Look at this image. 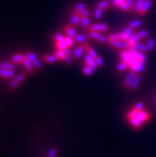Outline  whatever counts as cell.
I'll list each match as a JSON object with an SVG mask.
<instances>
[{
  "mask_svg": "<svg viewBox=\"0 0 156 157\" xmlns=\"http://www.w3.org/2000/svg\"><path fill=\"white\" fill-rule=\"evenodd\" d=\"M25 56L27 57V58L29 59V60L33 63L34 68L38 69V70H41V69H42V62H41L40 61L38 60V58H37V55H36L34 53L28 51L25 54Z\"/></svg>",
  "mask_w": 156,
  "mask_h": 157,
  "instance_id": "6da1fadb",
  "label": "cell"
},
{
  "mask_svg": "<svg viewBox=\"0 0 156 157\" xmlns=\"http://www.w3.org/2000/svg\"><path fill=\"white\" fill-rule=\"evenodd\" d=\"M109 45L112 47L116 48L117 49H129V44L127 43V41L117 40V41H108Z\"/></svg>",
  "mask_w": 156,
  "mask_h": 157,
  "instance_id": "7a4b0ae2",
  "label": "cell"
},
{
  "mask_svg": "<svg viewBox=\"0 0 156 157\" xmlns=\"http://www.w3.org/2000/svg\"><path fill=\"white\" fill-rule=\"evenodd\" d=\"M109 30V27H108L105 23H96V24L90 25V27L86 30L96 32H106Z\"/></svg>",
  "mask_w": 156,
  "mask_h": 157,
  "instance_id": "3957f363",
  "label": "cell"
},
{
  "mask_svg": "<svg viewBox=\"0 0 156 157\" xmlns=\"http://www.w3.org/2000/svg\"><path fill=\"white\" fill-rule=\"evenodd\" d=\"M88 34L90 38H93L95 40L98 41L101 43H106L108 42V37L103 36L102 34H100L99 32L96 31H90V30H88Z\"/></svg>",
  "mask_w": 156,
  "mask_h": 157,
  "instance_id": "277c9868",
  "label": "cell"
},
{
  "mask_svg": "<svg viewBox=\"0 0 156 157\" xmlns=\"http://www.w3.org/2000/svg\"><path fill=\"white\" fill-rule=\"evenodd\" d=\"M134 30L135 29H133L132 27L128 26V27H126L122 32L119 33V34H120V40L127 41V39H128V38H129L130 37L132 36V34H134Z\"/></svg>",
  "mask_w": 156,
  "mask_h": 157,
  "instance_id": "5b68a950",
  "label": "cell"
},
{
  "mask_svg": "<svg viewBox=\"0 0 156 157\" xmlns=\"http://www.w3.org/2000/svg\"><path fill=\"white\" fill-rule=\"evenodd\" d=\"M85 50H86V48H85V43H81L80 46H78L72 52V56L74 58H80Z\"/></svg>",
  "mask_w": 156,
  "mask_h": 157,
  "instance_id": "8992f818",
  "label": "cell"
},
{
  "mask_svg": "<svg viewBox=\"0 0 156 157\" xmlns=\"http://www.w3.org/2000/svg\"><path fill=\"white\" fill-rule=\"evenodd\" d=\"M136 74H137V73L135 72V71H132V70L127 74V75L126 76V77H125L124 79V82H123V83H124L125 87L128 88V89L131 88L132 81H133L134 78L136 77Z\"/></svg>",
  "mask_w": 156,
  "mask_h": 157,
  "instance_id": "52a82bcc",
  "label": "cell"
},
{
  "mask_svg": "<svg viewBox=\"0 0 156 157\" xmlns=\"http://www.w3.org/2000/svg\"><path fill=\"white\" fill-rule=\"evenodd\" d=\"M22 64L23 65L25 70H26V71H27L28 74H33V68H34V66H33V63H32L29 59L27 58V57H25L24 60H23Z\"/></svg>",
  "mask_w": 156,
  "mask_h": 157,
  "instance_id": "ba28073f",
  "label": "cell"
},
{
  "mask_svg": "<svg viewBox=\"0 0 156 157\" xmlns=\"http://www.w3.org/2000/svg\"><path fill=\"white\" fill-rule=\"evenodd\" d=\"M129 50H132V49H137L139 51L142 52V53H146V52L148 51V49H147V46L143 44V43H140L139 42L137 43H136L135 45L132 46H129Z\"/></svg>",
  "mask_w": 156,
  "mask_h": 157,
  "instance_id": "9c48e42d",
  "label": "cell"
},
{
  "mask_svg": "<svg viewBox=\"0 0 156 157\" xmlns=\"http://www.w3.org/2000/svg\"><path fill=\"white\" fill-rule=\"evenodd\" d=\"M154 2V0H146L143 3V7H142V9H141V11L139 13V15H144L148 12L149 9L151 7L152 3Z\"/></svg>",
  "mask_w": 156,
  "mask_h": 157,
  "instance_id": "30bf717a",
  "label": "cell"
},
{
  "mask_svg": "<svg viewBox=\"0 0 156 157\" xmlns=\"http://www.w3.org/2000/svg\"><path fill=\"white\" fill-rule=\"evenodd\" d=\"M0 75L2 78H12L14 77V70L0 69Z\"/></svg>",
  "mask_w": 156,
  "mask_h": 157,
  "instance_id": "8fae6325",
  "label": "cell"
},
{
  "mask_svg": "<svg viewBox=\"0 0 156 157\" xmlns=\"http://www.w3.org/2000/svg\"><path fill=\"white\" fill-rule=\"evenodd\" d=\"M25 54H16L13 55V57L11 58V62L13 64H19V63H22L23 60L25 58Z\"/></svg>",
  "mask_w": 156,
  "mask_h": 157,
  "instance_id": "7c38bea8",
  "label": "cell"
},
{
  "mask_svg": "<svg viewBox=\"0 0 156 157\" xmlns=\"http://www.w3.org/2000/svg\"><path fill=\"white\" fill-rule=\"evenodd\" d=\"M80 19H81V17H80L79 14L73 12V14L70 16V23H71L72 25H73V26L80 24Z\"/></svg>",
  "mask_w": 156,
  "mask_h": 157,
  "instance_id": "4fadbf2b",
  "label": "cell"
},
{
  "mask_svg": "<svg viewBox=\"0 0 156 157\" xmlns=\"http://www.w3.org/2000/svg\"><path fill=\"white\" fill-rule=\"evenodd\" d=\"M141 79H142V75H141V74H136V77L134 78V80H133V81H132V85H131V88H130V89L132 90L136 89L138 88L139 85L140 84Z\"/></svg>",
  "mask_w": 156,
  "mask_h": 157,
  "instance_id": "5bb4252c",
  "label": "cell"
},
{
  "mask_svg": "<svg viewBox=\"0 0 156 157\" xmlns=\"http://www.w3.org/2000/svg\"><path fill=\"white\" fill-rule=\"evenodd\" d=\"M65 31L66 33L67 36L70 37L72 38H74L76 37V30L74 29L73 27H71V26H65Z\"/></svg>",
  "mask_w": 156,
  "mask_h": 157,
  "instance_id": "9a60e30c",
  "label": "cell"
},
{
  "mask_svg": "<svg viewBox=\"0 0 156 157\" xmlns=\"http://www.w3.org/2000/svg\"><path fill=\"white\" fill-rule=\"evenodd\" d=\"M150 117H151V115L148 113L147 112H145L143 110L142 111H139V114L137 116V118H138L141 122H144V121H147L150 119Z\"/></svg>",
  "mask_w": 156,
  "mask_h": 157,
  "instance_id": "2e32d148",
  "label": "cell"
},
{
  "mask_svg": "<svg viewBox=\"0 0 156 157\" xmlns=\"http://www.w3.org/2000/svg\"><path fill=\"white\" fill-rule=\"evenodd\" d=\"M139 40H140V37L139 36L137 33H136V34H132V36L130 37V38L127 39V43L129 44L130 46H132L135 45L136 43L139 42Z\"/></svg>",
  "mask_w": 156,
  "mask_h": 157,
  "instance_id": "e0dca14e",
  "label": "cell"
},
{
  "mask_svg": "<svg viewBox=\"0 0 156 157\" xmlns=\"http://www.w3.org/2000/svg\"><path fill=\"white\" fill-rule=\"evenodd\" d=\"M129 122L130 124H132V127L136 128V129H140V128H142V124H143V122H141L137 117L130 119Z\"/></svg>",
  "mask_w": 156,
  "mask_h": 157,
  "instance_id": "ac0fdd59",
  "label": "cell"
},
{
  "mask_svg": "<svg viewBox=\"0 0 156 157\" xmlns=\"http://www.w3.org/2000/svg\"><path fill=\"white\" fill-rule=\"evenodd\" d=\"M42 60L44 61H45L46 63H49V64H51V63L56 62L58 59L57 58V57H56L54 54H53V55H50V54H46V55H43Z\"/></svg>",
  "mask_w": 156,
  "mask_h": 157,
  "instance_id": "d6986e66",
  "label": "cell"
},
{
  "mask_svg": "<svg viewBox=\"0 0 156 157\" xmlns=\"http://www.w3.org/2000/svg\"><path fill=\"white\" fill-rule=\"evenodd\" d=\"M0 69H4V70H14L15 66L13 63L9 62V61H2L0 64Z\"/></svg>",
  "mask_w": 156,
  "mask_h": 157,
  "instance_id": "ffe728a7",
  "label": "cell"
},
{
  "mask_svg": "<svg viewBox=\"0 0 156 157\" xmlns=\"http://www.w3.org/2000/svg\"><path fill=\"white\" fill-rule=\"evenodd\" d=\"M127 69H129V65L124 61L121 60L120 62L116 65V70H118L119 72H122V71L127 70Z\"/></svg>",
  "mask_w": 156,
  "mask_h": 157,
  "instance_id": "44dd1931",
  "label": "cell"
},
{
  "mask_svg": "<svg viewBox=\"0 0 156 157\" xmlns=\"http://www.w3.org/2000/svg\"><path fill=\"white\" fill-rule=\"evenodd\" d=\"M145 1H146V0H136V2H135L134 11L138 14H139V13H140L141 9H142V7H143V5Z\"/></svg>",
  "mask_w": 156,
  "mask_h": 157,
  "instance_id": "7402d4cb",
  "label": "cell"
},
{
  "mask_svg": "<svg viewBox=\"0 0 156 157\" xmlns=\"http://www.w3.org/2000/svg\"><path fill=\"white\" fill-rule=\"evenodd\" d=\"M109 4L110 2L108 0H101L97 4V8L102 10V11H105L108 7H109Z\"/></svg>",
  "mask_w": 156,
  "mask_h": 157,
  "instance_id": "603a6c76",
  "label": "cell"
},
{
  "mask_svg": "<svg viewBox=\"0 0 156 157\" xmlns=\"http://www.w3.org/2000/svg\"><path fill=\"white\" fill-rule=\"evenodd\" d=\"M148 51H152L154 50V46H155V40L153 38H149L147 40V43H146Z\"/></svg>",
  "mask_w": 156,
  "mask_h": 157,
  "instance_id": "cb8c5ba5",
  "label": "cell"
},
{
  "mask_svg": "<svg viewBox=\"0 0 156 157\" xmlns=\"http://www.w3.org/2000/svg\"><path fill=\"white\" fill-rule=\"evenodd\" d=\"M85 48H86V51H87V54H89L90 56H92L93 58H96V57L98 56L97 54H96V52L94 50V49L92 47H91L88 44L87 42H85Z\"/></svg>",
  "mask_w": 156,
  "mask_h": 157,
  "instance_id": "d4e9b609",
  "label": "cell"
},
{
  "mask_svg": "<svg viewBox=\"0 0 156 157\" xmlns=\"http://www.w3.org/2000/svg\"><path fill=\"white\" fill-rule=\"evenodd\" d=\"M85 8H86V5H85L84 2H79V3H77V4L76 5V7H74L73 12L74 13L79 14H80Z\"/></svg>",
  "mask_w": 156,
  "mask_h": 157,
  "instance_id": "484cf974",
  "label": "cell"
},
{
  "mask_svg": "<svg viewBox=\"0 0 156 157\" xmlns=\"http://www.w3.org/2000/svg\"><path fill=\"white\" fill-rule=\"evenodd\" d=\"M74 41L78 43H85L86 42V40H87V37L85 36V34H77L76 35V37L73 38Z\"/></svg>",
  "mask_w": 156,
  "mask_h": 157,
  "instance_id": "4316f807",
  "label": "cell"
},
{
  "mask_svg": "<svg viewBox=\"0 0 156 157\" xmlns=\"http://www.w3.org/2000/svg\"><path fill=\"white\" fill-rule=\"evenodd\" d=\"M80 25H81V27L85 28V30H87L90 27V18H89V17L81 18V19H80Z\"/></svg>",
  "mask_w": 156,
  "mask_h": 157,
  "instance_id": "83f0119b",
  "label": "cell"
},
{
  "mask_svg": "<svg viewBox=\"0 0 156 157\" xmlns=\"http://www.w3.org/2000/svg\"><path fill=\"white\" fill-rule=\"evenodd\" d=\"M55 46L57 49L59 50H65V49L69 48L67 46L66 43L65 42V41H61V42H55Z\"/></svg>",
  "mask_w": 156,
  "mask_h": 157,
  "instance_id": "f1b7e54d",
  "label": "cell"
},
{
  "mask_svg": "<svg viewBox=\"0 0 156 157\" xmlns=\"http://www.w3.org/2000/svg\"><path fill=\"white\" fill-rule=\"evenodd\" d=\"M139 111L136 110V108L133 107V108L128 112V113H127V118H128V120L135 118V117H137V116H138L139 114Z\"/></svg>",
  "mask_w": 156,
  "mask_h": 157,
  "instance_id": "f546056e",
  "label": "cell"
},
{
  "mask_svg": "<svg viewBox=\"0 0 156 157\" xmlns=\"http://www.w3.org/2000/svg\"><path fill=\"white\" fill-rule=\"evenodd\" d=\"M142 23H143L142 20L137 19V20L131 21V22L128 23V26L131 27H132L133 29H136V28H138L139 27H140L141 25H142Z\"/></svg>",
  "mask_w": 156,
  "mask_h": 157,
  "instance_id": "4dcf8cb0",
  "label": "cell"
},
{
  "mask_svg": "<svg viewBox=\"0 0 156 157\" xmlns=\"http://www.w3.org/2000/svg\"><path fill=\"white\" fill-rule=\"evenodd\" d=\"M54 55L57 57V58L60 61H64L65 58V54L64 53L63 50H59V49H57L54 53Z\"/></svg>",
  "mask_w": 156,
  "mask_h": 157,
  "instance_id": "1f68e13d",
  "label": "cell"
},
{
  "mask_svg": "<svg viewBox=\"0 0 156 157\" xmlns=\"http://www.w3.org/2000/svg\"><path fill=\"white\" fill-rule=\"evenodd\" d=\"M82 72L83 74H85V75H87V76H91L92 74H93L94 70L92 69V68H90L89 66V65H85V66H84L83 67V70H82Z\"/></svg>",
  "mask_w": 156,
  "mask_h": 157,
  "instance_id": "d6a6232c",
  "label": "cell"
},
{
  "mask_svg": "<svg viewBox=\"0 0 156 157\" xmlns=\"http://www.w3.org/2000/svg\"><path fill=\"white\" fill-rule=\"evenodd\" d=\"M19 84H20V82L14 77V78H13V80L10 82L9 86L11 89H16V88L18 87V85H19Z\"/></svg>",
  "mask_w": 156,
  "mask_h": 157,
  "instance_id": "836d02e7",
  "label": "cell"
},
{
  "mask_svg": "<svg viewBox=\"0 0 156 157\" xmlns=\"http://www.w3.org/2000/svg\"><path fill=\"white\" fill-rule=\"evenodd\" d=\"M64 41H65V42L66 43L67 46H68L69 48L72 47V46H73V44H74V39H73V38H70V37H69V36H65V40H64Z\"/></svg>",
  "mask_w": 156,
  "mask_h": 157,
  "instance_id": "e575fe53",
  "label": "cell"
},
{
  "mask_svg": "<svg viewBox=\"0 0 156 157\" xmlns=\"http://www.w3.org/2000/svg\"><path fill=\"white\" fill-rule=\"evenodd\" d=\"M103 11H104L99 9V8L96 7V9H95V11H94V17L96 18H97V19L101 18L103 16Z\"/></svg>",
  "mask_w": 156,
  "mask_h": 157,
  "instance_id": "d590c367",
  "label": "cell"
},
{
  "mask_svg": "<svg viewBox=\"0 0 156 157\" xmlns=\"http://www.w3.org/2000/svg\"><path fill=\"white\" fill-rule=\"evenodd\" d=\"M65 36H64L63 34H54L53 35V38L54 39L55 42H61V41L65 40Z\"/></svg>",
  "mask_w": 156,
  "mask_h": 157,
  "instance_id": "8d00e7d4",
  "label": "cell"
},
{
  "mask_svg": "<svg viewBox=\"0 0 156 157\" xmlns=\"http://www.w3.org/2000/svg\"><path fill=\"white\" fill-rule=\"evenodd\" d=\"M108 41H117L120 40V34L119 33L117 34H111L108 36Z\"/></svg>",
  "mask_w": 156,
  "mask_h": 157,
  "instance_id": "74e56055",
  "label": "cell"
},
{
  "mask_svg": "<svg viewBox=\"0 0 156 157\" xmlns=\"http://www.w3.org/2000/svg\"><path fill=\"white\" fill-rule=\"evenodd\" d=\"M118 8L119 9H120L121 11H131L130 7H128V5L126 3V2H122V3L120 5V7H119Z\"/></svg>",
  "mask_w": 156,
  "mask_h": 157,
  "instance_id": "f35d334b",
  "label": "cell"
},
{
  "mask_svg": "<svg viewBox=\"0 0 156 157\" xmlns=\"http://www.w3.org/2000/svg\"><path fill=\"white\" fill-rule=\"evenodd\" d=\"M95 61V58H93L92 57L90 56L89 54H86L85 56V64L86 65H89L90 63H92V61Z\"/></svg>",
  "mask_w": 156,
  "mask_h": 157,
  "instance_id": "ab89813d",
  "label": "cell"
},
{
  "mask_svg": "<svg viewBox=\"0 0 156 157\" xmlns=\"http://www.w3.org/2000/svg\"><path fill=\"white\" fill-rule=\"evenodd\" d=\"M137 34L140 38H147V37L149 36V32L147 31V30H139V31L137 32Z\"/></svg>",
  "mask_w": 156,
  "mask_h": 157,
  "instance_id": "60d3db41",
  "label": "cell"
},
{
  "mask_svg": "<svg viewBox=\"0 0 156 157\" xmlns=\"http://www.w3.org/2000/svg\"><path fill=\"white\" fill-rule=\"evenodd\" d=\"M95 62L96 63V65H98V67H103L104 65H105L104 61H103V59L101 58L100 56H97L96 58H95Z\"/></svg>",
  "mask_w": 156,
  "mask_h": 157,
  "instance_id": "b9f144b4",
  "label": "cell"
},
{
  "mask_svg": "<svg viewBox=\"0 0 156 157\" xmlns=\"http://www.w3.org/2000/svg\"><path fill=\"white\" fill-rule=\"evenodd\" d=\"M57 154H58V152H57V150H56L55 148H51V149H49V151L48 152L47 157H56L57 156Z\"/></svg>",
  "mask_w": 156,
  "mask_h": 157,
  "instance_id": "7bdbcfd3",
  "label": "cell"
},
{
  "mask_svg": "<svg viewBox=\"0 0 156 157\" xmlns=\"http://www.w3.org/2000/svg\"><path fill=\"white\" fill-rule=\"evenodd\" d=\"M125 2L128 5V7H130V10H131V11H132L134 10V7H135V2H134V0H125Z\"/></svg>",
  "mask_w": 156,
  "mask_h": 157,
  "instance_id": "ee69618b",
  "label": "cell"
},
{
  "mask_svg": "<svg viewBox=\"0 0 156 157\" xmlns=\"http://www.w3.org/2000/svg\"><path fill=\"white\" fill-rule=\"evenodd\" d=\"M143 104L142 102H138V103H136L135 105H134V108H136V110H138V111H142L143 110Z\"/></svg>",
  "mask_w": 156,
  "mask_h": 157,
  "instance_id": "f6af8a7d",
  "label": "cell"
},
{
  "mask_svg": "<svg viewBox=\"0 0 156 157\" xmlns=\"http://www.w3.org/2000/svg\"><path fill=\"white\" fill-rule=\"evenodd\" d=\"M26 77H27V75L24 74H19V75H17V76L15 77V78L18 80L19 82H22V81H23L26 79Z\"/></svg>",
  "mask_w": 156,
  "mask_h": 157,
  "instance_id": "bcb514c9",
  "label": "cell"
},
{
  "mask_svg": "<svg viewBox=\"0 0 156 157\" xmlns=\"http://www.w3.org/2000/svg\"><path fill=\"white\" fill-rule=\"evenodd\" d=\"M125 0H112V5L115 7H119L122 2H124Z\"/></svg>",
  "mask_w": 156,
  "mask_h": 157,
  "instance_id": "7dc6e473",
  "label": "cell"
},
{
  "mask_svg": "<svg viewBox=\"0 0 156 157\" xmlns=\"http://www.w3.org/2000/svg\"><path fill=\"white\" fill-rule=\"evenodd\" d=\"M89 14H90V13H89V10L87 9V8H85L84 11H83L80 14V15L81 18H85V17H89Z\"/></svg>",
  "mask_w": 156,
  "mask_h": 157,
  "instance_id": "c3c4849f",
  "label": "cell"
},
{
  "mask_svg": "<svg viewBox=\"0 0 156 157\" xmlns=\"http://www.w3.org/2000/svg\"><path fill=\"white\" fill-rule=\"evenodd\" d=\"M64 61H65V63H67V64L70 65L72 63V56H65Z\"/></svg>",
  "mask_w": 156,
  "mask_h": 157,
  "instance_id": "681fc988",
  "label": "cell"
},
{
  "mask_svg": "<svg viewBox=\"0 0 156 157\" xmlns=\"http://www.w3.org/2000/svg\"><path fill=\"white\" fill-rule=\"evenodd\" d=\"M63 51H64V53H65V56H71L72 52L70 51V49H69V48H67V49H65V50H63Z\"/></svg>",
  "mask_w": 156,
  "mask_h": 157,
  "instance_id": "f907efd6",
  "label": "cell"
},
{
  "mask_svg": "<svg viewBox=\"0 0 156 157\" xmlns=\"http://www.w3.org/2000/svg\"><path fill=\"white\" fill-rule=\"evenodd\" d=\"M154 102H155V105H156V95L154 96Z\"/></svg>",
  "mask_w": 156,
  "mask_h": 157,
  "instance_id": "816d5d0a",
  "label": "cell"
}]
</instances>
